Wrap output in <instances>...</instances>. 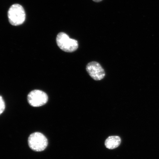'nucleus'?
Returning a JSON list of instances; mask_svg holds the SVG:
<instances>
[{"mask_svg": "<svg viewBox=\"0 0 159 159\" xmlns=\"http://www.w3.org/2000/svg\"><path fill=\"white\" fill-rule=\"evenodd\" d=\"M56 41L59 48L65 52H74L78 48V41L70 39L68 35L64 32H61L57 34Z\"/></svg>", "mask_w": 159, "mask_h": 159, "instance_id": "f257e3e1", "label": "nucleus"}, {"mask_svg": "<svg viewBox=\"0 0 159 159\" xmlns=\"http://www.w3.org/2000/svg\"><path fill=\"white\" fill-rule=\"evenodd\" d=\"M8 17L9 22L12 25L17 26L22 24L25 19L24 9L18 4H14L9 9Z\"/></svg>", "mask_w": 159, "mask_h": 159, "instance_id": "f03ea898", "label": "nucleus"}, {"mask_svg": "<svg viewBox=\"0 0 159 159\" xmlns=\"http://www.w3.org/2000/svg\"><path fill=\"white\" fill-rule=\"evenodd\" d=\"M29 146L32 150L36 152H40L46 148L48 142L46 137L39 132L33 133L28 139Z\"/></svg>", "mask_w": 159, "mask_h": 159, "instance_id": "7ed1b4c3", "label": "nucleus"}, {"mask_svg": "<svg viewBox=\"0 0 159 159\" xmlns=\"http://www.w3.org/2000/svg\"><path fill=\"white\" fill-rule=\"evenodd\" d=\"M27 100L31 106L39 107L46 104L48 100V97L43 91L34 90L31 91L28 95Z\"/></svg>", "mask_w": 159, "mask_h": 159, "instance_id": "20e7f679", "label": "nucleus"}, {"mask_svg": "<svg viewBox=\"0 0 159 159\" xmlns=\"http://www.w3.org/2000/svg\"><path fill=\"white\" fill-rule=\"evenodd\" d=\"M86 69L89 75L95 80H100L105 76L104 69L96 61L89 63L87 65Z\"/></svg>", "mask_w": 159, "mask_h": 159, "instance_id": "39448f33", "label": "nucleus"}, {"mask_svg": "<svg viewBox=\"0 0 159 159\" xmlns=\"http://www.w3.org/2000/svg\"><path fill=\"white\" fill-rule=\"evenodd\" d=\"M121 142V139L118 136H111L105 140V146L109 149H114L118 148Z\"/></svg>", "mask_w": 159, "mask_h": 159, "instance_id": "423d86ee", "label": "nucleus"}, {"mask_svg": "<svg viewBox=\"0 0 159 159\" xmlns=\"http://www.w3.org/2000/svg\"><path fill=\"white\" fill-rule=\"evenodd\" d=\"M5 105L4 101L1 96H0V115L4 111Z\"/></svg>", "mask_w": 159, "mask_h": 159, "instance_id": "0eeeda50", "label": "nucleus"}, {"mask_svg": "<svg viewBox=\"0 0 159 159\" xmlns=\"http://www.w3.org/2000/svg\"><path fill=\"white\" fill-rule=\"evenodd\" d=\"M92 1L95 2L99 3L102 1L103 0H92Z\"/></svg>", "mask_w": 159, "mask_h": 159, "instance_id": "6e6552de", "label": "nucleus"}]
</instances>
